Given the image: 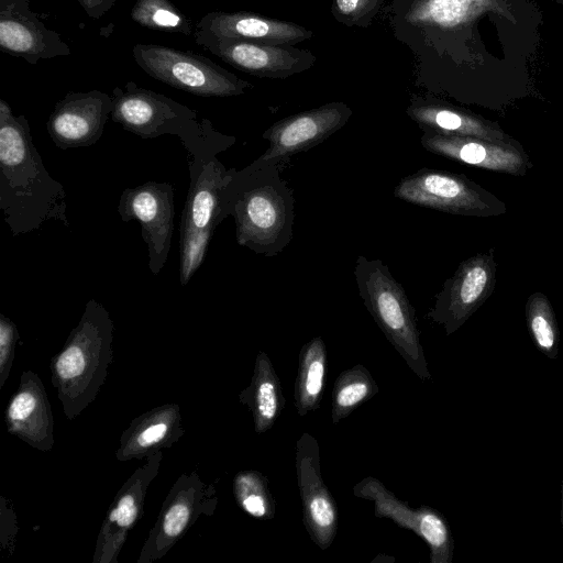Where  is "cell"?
<instances>
[{"label": "cell", "instance_id": "cell-1", "mask_svg": "<svg viewBox=\"0 0 563 563\" xmlns=\"http://www.w3.org/2000/svg\"><path fill=\"white\" fill-rule=\"evenodd\" d=\"M0 209L13 236L48 220L70 228L64 186L54 179L32 141L26 117L0 99Z\"/></svg>", "mask_w": 563, "mask_h": 563}, {"label": "cell", "instance_id": "cell-2", "mask_svg": "<svg viewBox=\"0 0 563 563\" xmlns=\"http://www.w3.org/2000/svg\"><path fill=\"white\" fill-rule=\"evenodd\" d=\"M224 202L234 219L240 246L272 257L291 242L295 197L280 177L278 164L257 158L234 169L224 189Z\"/></svg>", "mask_w": 563, "mask_h": 563}, {"label": "cell", "instance_id": "cell-3", "mask_svg": "<svg viewBox=\"0 0 563 563\" xmlns=\"http://www.w3.org/2000/svg\"><path fill=\"white\" fill-rule=\"evenodd\" d=\"M114 323L97 300L87 301L78 324L49 364L51 380L68 420L92 404L113 362Z\"/></svg>", "mask_w": 563, "mask_h": 563}, {"label": "cell", "instance_id": "cell-4", "mask_svg": "<svg viewBox=\"0 0 563 563\" xmlns=\"http://www.w3.org/2000/svg\"><path fill=\"white\" fill-rule=\"evenodd\" d=\"M217 151L188 154L189 189L180 218L179 282L186 286L203 263L217 227L230 216L224 189L235 168L227 169Z\"/></svg>", "mask_w": 563, "mask_h": 563}, {"label": "cell", "instance_id": "cell-5", "mask_svg": "<svg viewBox=\"0 0 563 563\" xmlns=\"http://www.w3.org/2000/svg\"><path fill=\"white\" fill-rule=\"evenodd\" d=\"M111 119L139 137L155 139L176 135L188 154L202 147L235 140L216 131L207 119L198 121L197 112L174 99L129 81L112 91Z\"/></svg>", "mask_w": 563, "mask_h": 563}, {"label": "cell", "instance_id": "cell-6", "mask_svg": "<svg viewBox=\"0 0 563 563\" xmlns=\"http://www.w3.org/2000/svg\"><path fill=\"white\" fill-rule=\"evenodd\" d=\"M353 273L364 306L388 342L418 378L430 379L415 308L401 284L378 258L358 255Z\"/></svg>", "mask_w": 563, "mask_h": 563}, {"label": "cell", "instance_id": "cell-7", "mask_svg": "<svg viewBox=\"0 0 563 563\" xmlns=\"http://www.w3.org/2000/svg\"><path fill=\"white\" fill-rule=\"evenodd\" d=\"M135 63L151 77L200 97H233L253 86L211 59L159 44H136Z\"/></svg>", "mask_w": 563, "mask_h": 563}, {"label": "cell", "instance_id": "cell-8", "mask_svg": "<svg viewBox=\"0 0 563 563\" xmlns=\"http://www.w3.org/2000/svg\"><path fill=\"white\" fill-rule=\"evenodd\" d=\"M217 505L214 485L206 483L197 470L179 475L163 501L136 562L153 563L165 556L201 517H211Z\"/></svg>", "mask_w": 563, "mask_h": 563}, {"label": "cell", "instance_id": "cell-9", "mask_svg": "<svg viewBox=\"0 0 563 563\" xmlns=\"http://www.w3.org/2000/svg\"><path fill=\"white\" fill-rule=\"evenodd\" d=\"M175 190L169 183L148 180L126 188L120 196L118 212L123 222L139 221L147 245L148 268L157 276L167 262L175 219Z\"/></svg>", "mask_w": 563, "mask_h": 563}, {"label": "cell", "instance_id": "cell-10", "mask_svg": "<svg viewBox=\"0 0 563 563\" xmlns=\"http://www.w3.org/2000/svg\"><path fill=\"white\" fill-rule=\"evenodd\" d=\"M355 497L374 504L376 518H387L401 528L411 530L430 550V563H451L454 540L446 519L429 506L412 508L398 499L379 479L367 476L353 486Z\"/></svg>", "mask_w": 563, "mask_h": 563}, {"label": "cell", "instance_id": "cell-11", "mask_svg": "<svg viewBox=\"0 0 563 563\" xmlns=\"http://www.w3.org/2000/svg\"><path fill=\"white\" fill-rule=\"evenodd\" d=\"M295 468L302 504V522L316 545L327 550L338 532L339 511L321 476L318 441L310 433H302L296 442Z\"/></svg>", "mask_w": 563, "mask_h": 563}, {"label": "cell", "instance_id": "cell-12", "mask_svg": "<svg viewBox=\"0 0 563 563\" xmlns=\"http://www.w3.org/2000/svg\"><path fill=\"white\" fill-rule=\"evenodd\" d=\"M162 459V451L146 457L115 494L97 536L92 563H118L130 532L143 516L145 497Z\"/></svg>", "mask_w": 563, "mask_h": 563}, {"label": "cell", "instance_id": "cell-13", "mask_svg": "<svg viewBox=\"0 0 563 563\" xmlns=\"http://www.w3.org/2000/svg\"><path fill=\"white\" fill-rule=\"evenodd\" d=\"M351 115L347 104L334 101L286 117L263 133L268 147L258 158L279 165L330 137L346 124Z\"/></svg>", "mask_w": 563, "mask_h": 563}, {"label": "cell", "instance_id": "cell-14", "mask_svg": "<svg viewBox=\"0 0 563 563\" xmlns=\"http://www.w3.org/2000/svg\"><path fill=\"white\" fill-rule=\"evenodd\" d=\"M113 110V98L102 91L68 92L54 107L46 130L62 150L87 147L103 134Z\"/></svg>", "mask_w": 563, "mask_h": 563}, {"label": "cell", "instance_id": "cell-15", "mask_svg": "<svg viewBox=\"0 0 563 563\" xmlns=\"http://www.w3.org/2000/svg\"><path fill=\"white\" fill-rule=\"evenodd\" d=\"M223 62L250 75L284 79L313 66L314 55L294 45L229 40L201 45Z\"/></svg>", "mask_w": 563, "mask_h": 563}, {"label": "cell", "instance_id": "cell-16", "mask_svg": "<svg viewBox=\"0 0 563 563\" xmlns=\"http://www.w3.org/2000/svg\"><path fill=\"white\" fill-rule=\"evenodd\" d=\"M31 0H0V47L30 64L71 54L60 34L31 10Z\"/></svg>", "mask_w": 563, "mask_h": 563}, {"label": "cell", "instance_id": "cell-17", "mask_svg": "<svg viewBox=\"0 0 563 563\" xmlns=\"http://www.w3.org/2000/svg\"><path fill=\"white\" fill-rule=\"evenodd\" d=\"M194 37L199 46L229 40L294 45L312 37V32L291 22L255 13L214 11L198 21Z\"/></svg>", "mask_w": 563, "mask_h": 563}, {"label": "cell", "instance_id": "cell-18", "mask_svg": "<svg viewBox=\"0 0 563 563\" xmlns=\"http://www.w3.org/2000/svg\"><path fill=\"white\" fill-rule=\"evenodd\" d=\"M10 434L33 449L48 452L54 446V417L46 389L38 375L25 369L4 411Z\"/></svg>", "mask_w": 563, "mask_h": 563}, {"label": "cell", "instance_id": "cell-19", "mask_svg": "<svg viewBox=\"0 0 563 563\" xmlns=\"http://www.w3.org/2000/svg\"><path fill=\"white\" fill-rule=\"evenodd\" d=\"M394 196L408 203L451 213H473L482 208L476 189L460 176L421 168L394 188Z\"/></svg>", "mask_w": 563, "mask_h": 563}, {"label": "cell", "instance_id": "cell-20", "mask_svg": "<svg viewBox=\"0 0 563 563\" xmlns=\"http://www.w3.org/2000/svg\"><path fill=\"white\" fill-rule=\"evenodd\" d=\"M184 434L179 405L163 404L139 415L129 423L120 435L114 455L120 462L143 460L170 449Z\"/></svg>", "mask_w": 563, "mask_h": 563}, {"label": "cell", "instance_id": "cell-21", "mask_svg": "<svg viewBox=\"0 0 563 563\" xmlns=\"http://www.w3.org/2000/svg\"><path fill=\"white\" fill-rule=\"evenodd\" d=\"M489 274L484 261L464 263L455 276L437 295L427 317L444 327L445 333L455 332L475 310L488 286Z\"/></svg>", "mask_w": 563, "mask_h": 563}, {"label": "cell", "instance_id": "cell-22", "mask_svg": "<svg viewBox=\"0 0 563 563\" xmlns=\"http://www.w3.org/2000/svg\"><path fill=\"white\" fill-rule=\"evenodd\" d=\"M420 143L433 154L470 165L510 170L521 164V158L516 153L488 144L478 137L424 131Z\"/></svg>", "mask_w": 563, "mask_h": 563}, {"label": "cell", "instance_id": "cell-23", "mask_svg": "<svg viewBox=\"0 0 563 563\" xmlns=\"http://www.w3.org/2000/svg\"><path fill=\"white\" fill-rule=\"evenodd\" d=\"M239 401L251 411L256 433L271 430L279 418L286 400L280 379L265 352L257 353L251 383L239 394Z\"/></svg>", "mask_w": 563, "mask_h": 563}, {"label": "cell", "instance_id": "cell-24", "mask_svg": "<svg viewBox=\"0 0 563 563\" xmlns=\"http://www.w3.org/2000/svg\"><path fill=\"white\" fill-rule=\"evenodd\" d=\"M408 117L424 131L492 139V132L478 119L435 100L415 97L407 108Z\"/></svg>", "mask_w": 563, "mask_h": 563}, {"label": "cell", "instance_id": "cell-25", "mask_svg": "<svg viewBox=\"0 0 563 563\" xmlns=\"http://www.w3.org/2000/svg\"><path fill=\"white\" fill-rule=\"evenodd\" d=\"M327 366L328 355L324 341L321 336H314L302 345L298 357L294 402L300 417L320 407Z\"/></svg>", "mask_w": 563, "mask_h": 563}, {"label": "cell", "instance_id": "cell-26", "mask_svg": "<svg viewBox=\"0 0 563 563\" xmlns=\"http://www.w3.org/2000/svg\"><path fill=\"white\" fill-rule=\"evenodd\" d=\"M379 388L369 371L356 364L343 371L332 390L331 420L335 424L350 416L357 407L372 399Z\"/></svg>", "mask_w": 563, "mask_h": 563}, {"label": "cell", "instance_id": "cell-27", "mask_svg": "<svg viewBox=\"0 0 563 563\" xmlns=\"http://www.w3.org/2000/svg\"><path fill=\"white\" fill-rule=\"evenodd\" d=\"M233 495L239 507L247 515L261 519H273L276 505L267 477L258 471H240L233 478Z\"/></svg>", "mask_w": 563, "mask_h": 563}, {"label": "cell", "instance_id": "cell-28", "mask_svg": "<svg viewBox=\"0 0 563 563\" xmlns=\"http://www.w3.org/2000/svg\"><path fill=\"white\" fill-rule=\"evenodd\" d=\"M131 19L137 24L156 31L192 34L189 19L169 0H137Z\"/></svg>", "mask_w": 563, "mask_h": 563}, {"label": "cell", "instance_id": "cell-29", "mask_svg": "<svg viewBox=\"0 0 563 563\" xmlns=\"http://www.w3.org/2000/svg\"><path fill=\"white\" fill-rule=\"evenodd\" d=\"M530 334L538 350L550 360L558 355L559 332L554 316L542 298L533 299L527 309Z\"/></svg>", "mask_w": 563, "mask_h": 563}, {"label": "cell", "instance_id": "cell-30", "mask_svg": "<svg viewBox=\"0 0 563 563\" xmlns=\"http://www.w3.org/2000/svg\"><path fill=\"white\" fill-rule=\"evenodd\" d=\"M380 0H333L332 12L347 25H365L376 13Z\"/></svg>", "mask_w": 563, "mask_h": 563}, {"label": "cell", "instance_id": "cell-31", "mask_svg": "<svg viewBox=\"0 0 563 563\" xmlns=\"http://www.w3.org/2000/svg\"><path fill=\"white\" fill-rule=\"evenodd\" d=\"M18 340V327L10 318L0 313V388L4 387L9 378Z\"/></svg>", "mask_w": 563, "mask_h": 563}, {"label": "cell", "instance_id": "cell-32", "mask_svg": "<svg viewBox=\"0 0 563 563\" xmlns=\"http://www.w3.org/2000/svg\"><path fill=\"white\" fill-rule=\"evenodd\" d=\"M85 12L92 19H100L117 2V0H77Z\"/></svg>", "mask_w": 563, "mask_h": 563}, {"label": "cell", "instance_id": "cell-33", "mask_svg": "<svg viewBox=\"0 0 563 563\" xmlns=\"http://www.w3.org/2000/svg\"><path fill=\"white\" fill-rule=\"evenodd\" d=\"M561 525L563 528V479H562V489H561Z\"/></svg>", "mask_w": 563, "mask_h": 563}]
</instances>
